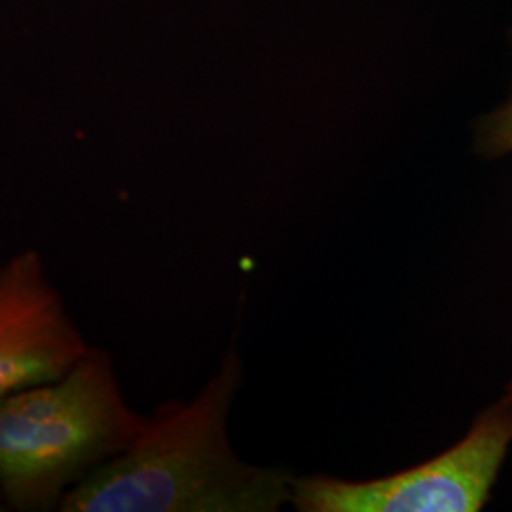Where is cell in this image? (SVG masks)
Returning <instances> with one entry per match:
<instances>
[{"label":"cell","mask_w":512,"mask_h":512,"mask_svg":"<svg viewBox=\"0 0 512 512\" xmlns=\"http://www.w3.org/2000/svg\"><path fill=\"white\" fill-rule=\"evenodd\" d=\"M147 416L122 391L109 351L0 401V495L8 511H59L84 480L124 454Z\"/></svg>","instance_id":"obj_2"},{"label":"cell","mask_w":512,"mask_h":512,"mask_svg":"<svg viewBox=\"0 0 512 512\" xmlns=\"http://www.w3.org/2000/svg\"><path fill=\"white\" fill-rule=\"evenodd\" d=\"M505 397H507V399H511L512 401V380L511 384H509V387H507V393H505Z\"/></svg>","instance_id":"obj_6"},{"label":"cell","mask_w":512,"mask_h":512,"mask_svg":"<svg viewBox=\"0 0 512 512\" xmlns=\"http://www.w3.org/2000/svg\"><path fill=\"white\" fill-rule=\"evenodd\" d=\"M476 150L488 158L512 154V95L507 103L478 122Z\"/></svg>","instance_id":"obj_5"},{"label":"cell","mask_w":512,"mask_h":512,"mask_svg":"<svg viewBox=\"0 0 512 512\" xmlns=\"http://www.w3.org/2000/svg\"><path fill=\"white\" fill-rule=\"evenodd\" d=\"M90 348L37 249L0 264V401L63 376Z\"/></svg>","instance_id":"obj_4"},{"label":"cell","mask_w":512,"mask_h":512,"mask_svg":"<svg viewBox=\"0 0 512 512\" xmlns=\"http://www.w3.org/2000/svg\"><path fill=\"white\" fill-rule=\"evenodd\" d=\"M511 444L512 401L503 397L439 456L372 480L300 476L293 480L291 503L300 512L480 511L490 501Z\"/></svg>","instance_id":"obj_3"},{"label":"cell","mask_w":512,"mask_h":512,"mask_svg":"<svg viewBox=\"0 0 512 512\" xmlns=\"http://www.w3.org/2000/svg\"><path fill=\"white\" fill-rule=\"evenodd\" d=\"M8 511L6 509V505H4V501H2V495H0V512Z\"/></svg>","instance_id":"obj_7"},{"label":"cell","mask_w":512,"mask_h":512,"mask_svg":"<svg viewBox=\"0 0 512 512\" xmlns=\"http://www.w3.org/2000/svg\"><path fill=\"white\" fill-rule=\"evenodd\" d=\"M243 378L234 346L190 401L147 416L124 454L84 480L61 512H274L291 503L294 476L239 458L228 418Z\"/></svg>","instance_id":"obj_1"}]
</instances>
